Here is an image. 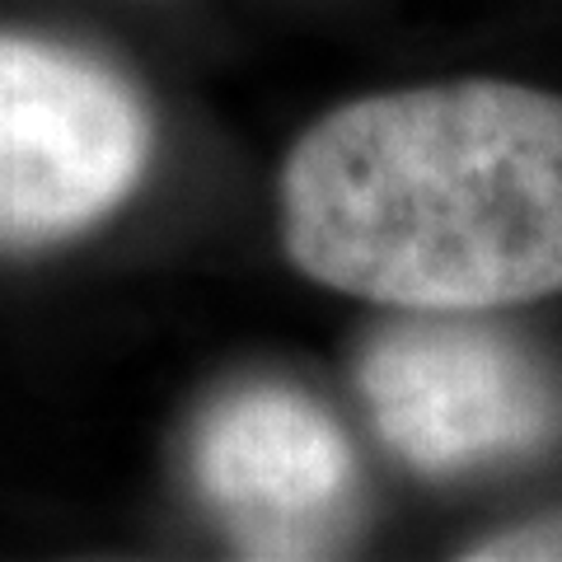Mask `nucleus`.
Returning a JSON list of instances; mask_svg holds the SVG:
<instances>
[{
  "mask_svg": "<svg viewBox=\"0 0 562 562\" xmlns=\"http://www.w3.org/2000/svg\"><path fill=\"white\" fill-rule=\"evenodd\" d=\"M357 384L380 441L431 479L530 460L562 436V380L469 314H413L375 333Z\"/></svg>",
  "mask_w": 562,
  "mask_h": 562,
  "instance_id": "3",
  "label": "nucleus"
},
{
  "mask_svg": "<svg viewBox=\"0 0 562 562\" xmlns=\"http://www.w3.org/2000/svg\"><path fill=\"white\" fill-rule=\"evenodd\" d=\"M192 473L235 539L262 558L319 553L357 506V454L342 427L286 384H244L206 413Z\"/></svg>",
  "mask_w": 562,
  "mask_h": 562,
  "instance_id": "4",
  "label": "nucleus"
},
{
  "mask_svg": "<svg viewBox=\"0 0 562 562\" xmlns=\"http://www.w3.org/2000/svg\"><path fill=\"white\" fill-rule=\"evenodd\" d=\"M281 244L310 281L403 314L562 291V94L454 80L333 109L281 165Z\"/></svg>",
  "mask_w": 562,
  "mask_h": 562,
  "instance_id": "1",
  "label": "nucleus"
},
{
  "mask_svg": "<svg viewBox=\"0 0 562 562\" xmlns=\"http://www.w3.org/2000/svg\"><path fill=\"white\" fill-rule=\"evenodd\" d=\"M155 150L146 99L76 47L0 33V249L90 231Z\"/></svg>",
  "mask_w": 562,
  "mask_h": 562,
  "instance_id": "2",
  "label": "nucleus"
},
{
  "mask_svg": "<svg viewBox=\"0 0 562 562\" xmlns=\"http://www.w3.org/2000/svg\"><path fill=\"white\" fill-rule=\"evenodd\" d=\"M464 558L479 562H562V512L539 516V520H520L512 530H497L479 539Z\"/></svg>",
  "mask_w": 562,
  "mask_h": 562,
  "instance_id": "5",
  "label": "nucleus"
}]
</instances>
